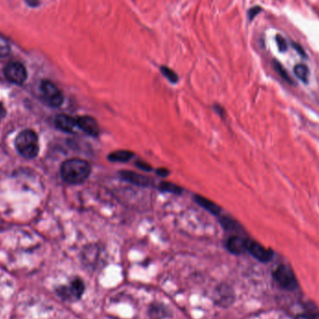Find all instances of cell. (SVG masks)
Wrapping results in <instances>:
<instances>
[{"label":"cell","instance_id":"2","mask_svg":"<svg viewBox=\"0 0 319 319\" xmlns=\"http://www.w3.org/2000/svg\"><path fill=\"white\" fill-rule=\"evenodd\" d=\"M18 152L26 159H34L39 151L38 137L32 130H25L19 133L15 139Z\"/></svg>","mask_w":319,"mask_h":319},{"label":"cell","instance_id":"12","mask_svg":"<svg viewBox=\"0 0 319 319\" xmlns=\"http://www.w3.org/2000/svg\"><path fill=\"white\" fill-rule=\"evenodd\" d=\"M194 201L200 206H202L205 210H207L208 212L211 213L215 216H219L222 213V209L221 206H219L216 203H214L211 200L205 198L204 196L194 195Z\"/></svg>","mask_w":319,"mask_h":319},{"label":"cell","instance_id":"7","mask_svg":"<svg viewBox=\"0 0 319 319\" xmlns=\"http://www.w3.org/2000/svg\"><path fill=\"white\" fill-rule=\"evenodd\" d=\"M248 251L258 261L263 263L271 261L275 255L273 250H271L270 248H264L259 243L252 240H248Z\"/></svg>","mask_w":319,"mask_h":319},{"label":"cell","instance_id":"17","mask_svg":"<svg viewBox=\"0 0 319 319\" xmlns=\"http://www.w3.org/2000/svg\"><path fill=\"white\" fill-rule=\"evenodd\" d=\"M159 191H164V192H169V193H173V194H180L183 191L182 188L177 186L174 183L167 182V181H162L160 184Z\"/></svg>","mask_w":319,"mask_h":319},{"label":"cell","instance_id":"23","mask_svg":"<svg viewBox=\"0 0 319 319\" xmlns=\"http://www.w3.org/2000/svg\"><path fill=\"white\" fill-rule=\"evenodd\" d=\"M260 11H261V8H260L259 6H255V7H253V8H251V9H249L248 12V16L249 21H252L254 18L257 16V14H258Z\"/></svg>","mask_w":319,"mask_h":319},{"label":"cell","instance_id":"5","mask_svg":"<svg viewBox=\"0 0 319 319\" xmlns=\"http://www.w3.org/2000/svg\"><path fill=\"white\" fill-rule=\"evenodd\" d=\"M4 75L10 82L22 85L27 79L26 66L19 62H10L4 68Z\"/></svg>","mask_w":319,"mask_h":319},{"label":"cell","instance_id":"3","mask_svg":"<svg viewBox=\"0 0 319 319\" xmlns=\"http://www.w3.org/2000/svg\"><path fill=\"white\" fill-rule=\"evenodd\" d=\"M274 278L283 288L288 291H294L298 287V280L293 273L292 269L287 265L278 266L274 273Z\"/></svg>","mask_w":319,"mask_h":319},{"label":"cell","instance_id":"10","mask_svg":"<svg viewBox=\"0 0 319 319\" xmlns=\"http://www.w3.org/2000/svg\"><path fill=\"white\" fill-rule=\"evenodd\" d=\"M248 240L239 235H233L227 241L226 248L231 254L241 255L248 251Z\"/></svg>","mask_w":319,"mask_h":319},{"label":"cell","instance_id":"22","mask_svg":"<svg viewBox=\"0 0 319 319\" xmlns=\"http://www.w3.org/2000/svg\"><path fill=\"white\" fill-rule=\"evenodd\" d=\"M134 164H135V166L137 168L141 169V170L145 171V172H151L153 170L151 165H150L147 162H145V161H143V160H137V161H135Z\"/></svg>","mask_w":319,"mask_h":319},{"label":"cell","instance_id":"19","mask_svg":"<svg viewBox=\"0 0 319 319\" xmlns=\"http://www.w3.org/2000/svg\"><path fill=\"white\" fill-rule=\"evenodd\" d=\"M10 52V47L9 42L5 37L0 35V57L8 56Z\"/></svg>","mask_w":319,"mask_h":319},{"label":"cell","instance_id":"27","mask_svg":"<svg viewBox=\"0 0 319 319\" xmlns=\"http://www.w3.org/2000/svg\"><path fill=\"white\" fill-rule=\"evenodd\" d=\"M295 319H315L314 318H312V317H310V316H308V315H305V314H300V315H298L296 318H295Z\"/></svg>","mask_w":319,"mask_h":319},{"label":"cell","instance_id":"15","mask_svg":"<svg viewBox=\"0 0 319 319\" xmlns=\"http://www.w3.org/2000/svg\"><path fill=\"white\" fill-rule=\"evenodd\" d=\"M294 74L303 83H308L310 71H309V68H308V66L306 64H296L295 67H294Z\"/></svg>","mask_w":319,"mask_h":319},{"label":"cell","instance_id":"13","mask_svg":"<svg viewBox=\"0 0 319 319\" xmlns=\"http://www.w3.org/2000/svg\"><path fill=\"white\" fill-rule=\"evenodd\" d=\"M134 156L133 152L130 151H116L108 154L107 160L112 162H127Z\"/></svg>","mask_w":319,"mask_h":319},{"label":"cell","instance_id":"16","mask_svg":"<svg viewBox=\"0 0 319 319\" xmlns=\"http://www.w3.org/2000/svg\"><path fill=\"white\" fill-rule=\"evenodd\" d=\"M272 66H273V68L275 69V72H276V73L281 77V79H283L286 82H287V83H289V84H292V85L295 84V82L293 81L292 79L289 77L287 71L286 70V68H285L283 65L280 64L279 61H277V60L274 59V60L272 61Z\"/></svg>","mask_w":319,"mask_h":319},{"label":"cell","instance_id":"9","mask_svg":"<svg viewBox=\"0 0 319 319\" xmlns=\"http://www.w3.org/2000/svg\"><path fill=\"white\" fill-rule=\"evenodd\" d=\"M77 120V125L78 128L81 129L83 132L91 135L96 137L99 135V125L95 118L91 116H81L76 119Z\"/></svg>","mask_w":319,"mask_h":319},{"label":"cell","instance_id":"8","mask_svg":"<svg viewBox=\"0 0 319 319\" xmlns=\"http://www.w3.org/2000/svg\"><path fill=\"white\" fill-rule=\"evenodd\" d=\"M120 176L124 180L132 183L133 185L139 187H151L153 185L154 180L151 179V177L140 175L136 172L129 171V170H124L120 171Z\"/></svg>","mask_w":319,"mask_h":319},{"label":"cell","instance_id":"20","mask_svg":"<svg viewBox=\"0 0 319 319\" xmlns=\"http://www.w3.org/2000/svg\"><path fill=\"white\" fill-rule=\"evenodd\" d=\"M223 221H222V226L227 229V230H237L239 229V225L237 224V222L232 221V220H230V219H222Z\"/></svg>","mask_w":319,"mask_h":319},{"label":"cell","instance_id":"18","mask_svg":"<svg viewBox=\"0 0 319 319\" xmlns=\"http://www.w3.org/2000/svg\"><path fill=\"white\" fill-rule=\"evenodd\" d=\"M160 72L171 83H177L178 81V76H177V73L175 71L172 70L171 68H169L168 66H165V65L160 66Z\"/></svg>","mask_w":319,"mask_h":319},{"label":"cell","instance_id":"6","mask_svg":"<svg viewBox=\"0 0 319 319\" xmlns=\"http://www.w3.org/2000/svg\"><path fill=\"white\" fill-rule=\"evenodd\" d=\"M85 290V285L83 281L77 277L73 279L69 286H63L58 288V294L63 299L66 300H79Z\"/></svg>","mask_w":319,"mask_h":319},{"label":"cell","instance_id":"14","mask_svg":"<svg viewBox=\"0 0 319 319\" xmlns=\"http://www.w3.org/2000/svg\"><path fill=\"white\" fill-rule=\"evenodd\" d=\"M166 308L160 304V303H153L151 304L149 310V316L151 319H163L167 317Z\"/></svg>","mask_w":319,"mask_h":319},{"label":"cell","instance_id":"26","mask_svg":"<svg viewBox=\"0 0 319 319\" xmlns=\"http://www.w3.org/2000/svg\"><path fill=\"white\" fill-rule=\"evenodd\" d=\"M6 113H7V111H6L5 107L3 106V104L0 103V121H2L5 118Z\"/></svg>","mask_w":319,"mask_h":319},{"label":"cell","instance_id":"24","mask_svg":"<svg viewBox=\"0 0 319 319\" xmlns=\"http://www.w3.org/2000/svg\"><path fill=\"white\" fill-rule=\"evenodd\" d=\"M292 47L297 51V53H299L301 55V57L303 58H306L307 57V54L305 53V51L303 50V48L301 47V45L299 43H296V42H293Z\"/></svg>","mask_w":319,"mask_h":319},{"label":"cell","instance_id":"11","mask_svg":"<svg viewBox=\"0 0 319 319\" xmlns=\"http://www.w3.org/2000/svg\"><path fill=\"white\" fill-rule=\"evenodd\" d=\"M54 124L57 129L65 133H73L75 128L78 127L77 120L70 116L60 114L55 118Z\"/></svg>","mask_w":319,"mask_h":319},{"label":"cell","instance_id":"25","mask_svg":"<svg viewBox=\"0 0 319 319\" xmlns=\"http://www.w3.org/2000/svg\"><path fill=\"white\" fill-rule=\"evenodd\" d=\"M156 174L159 177H168L169 174H170V171H169L168 169L166 168H159L156 170Z\"/></svg>","mask_w":319,"mask_h":319},{"label":"cell","instance_id":"4","mask_svg":"<svg viewBox=\"0 0 319 319\" xmlns=\"http://www.w3.org/2000/svg\"><path fill=\"white\" fill-rule=\"evenodd\" d=\"M40 91L45 102L49 106L58 107L62 105L64 102L62 92L51 80H42L40 84Z\"/></svg>","mask_w":319,"mask_h":319},{"label":"cell","instance_id":"21","mask_svg":"<svg viewBox=\"0 0 319 319\" xmlns=\"http://www.w3.org/2000/svg\"><path fill=\"white\" fill-rule=\"evenodd\" d=\"M275 40H276V43H277L279 51L281 53H285L287 50V47H288L286 38L281 35H276V36H275Z\"/></svg>","mask_w":319,"mask_h":319},{"label":"cell","instance_id":"1","mask_svg":"<svg viewBox=\"0 0 319 319\" xmlns=\"http://www.w3.org/2000/svg\"><path fill=\"white\" fill-rule=\"evenodd\" d=\"M91 172L92 166L88 161L78 158L66 160L60 169L64 181L73 185L83 183L90 177Z\"/></svg>","mask_w":319,"mask_h":319}]
</instances>
